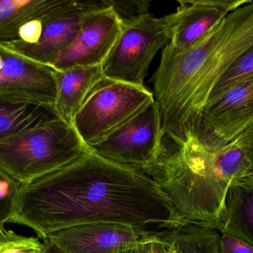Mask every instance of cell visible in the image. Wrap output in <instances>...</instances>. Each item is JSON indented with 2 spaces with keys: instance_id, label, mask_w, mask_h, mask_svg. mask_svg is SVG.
<instances>
[{
  "instance_id": "obj_22",
  "label": "cell",
  "mask_w": 253,
  "mask_h": 253,
  "mask_svg": "<svg viewBox=\"0 0 253 253\" xmlns=\"http://www.w3.org/2000/svg\"><path fill=\"white\" fill-rule=\"evenodd\" d=\"M123 25L148 14L150 1L148 0H106Z\"/></svg>"
},
{
  "instance_id": "obj_12",
  "label": "cell",
  "mask_w": 253,
  "mask_h": 253,
  "mask_svg": "<svg viewBox=\"0 0 253 253\" xmlns=\"http://www.w3.org/2000/svg\"><path fill=\"white\" fill-rule=\"evenodd\" d=\"M251 0H179L170 41L162 52L178 54L194 46L229 13Z\"/></svg>"
},
{
  "instance_id": "obj_17",
  "label": "cell",
  "mask_w": 253,
  "mask_h": 253,
  "mask_svg": "<svg viewBox=\"0 0 253 253\" xmlns=\"http://www.w3.org/2000/svg\"><path fill=\"white\" fill-rule=\"evenodd\" d=\"M217 230L192 225L165 230L161 240L171 253H219Z\"/></svg>"
},
{
  "instance_id": "obj_27",
  "label": "cell",
  "mask_w": 253,
  "mask_h": 253,
  "mask_svg": "<svg viewBox=\"0 0 253 253\" xmlns=\"http://www.w3.org/2000/svg\"><path fill=\"white\" fill-rule=\"evenodd\" d=\"M117 253H141L140 246L137 248H130V249L126 250V251H120Z\"/></svg>"
},
{
  "instance_id": "obj_2",
  "label": "cell",
  "mask_w": 253,
  "mask_h": 253,
  "mask_svg": "<svg viewBox=\"0 0 253 253\" xmlns=\"http://www.w3.org/2000/svg\"><path fill=\"white\" fill-rule=\"evenodd\" d=\"M253 49V1L229 13L205 37L178 54L162 52L152 77L165 138L182 146L202 123L215 86Z\"/></svg>"
},
{
  "instance_id": "obj_26",
  "label": "cell",
  "mask_w": 253,
  "mask_h": 253,
  "mask_svg": "<svg viewBox=\"0 0 253 253\" xmlns=\"http://www.w3.org/2000/svg\"><path fill=\"white\" fill-rule=\"evenodd\" d=\"M43 249L42 253H64L54 243L48 239H43Z\"/></svg>"
},
{
  "instance_id": "obj_24",
  "label": "cell",
  "mask_w": 253,
  "mask_h": 253,
  "mask_svg": "<svg viewBox=\"0 0 253 253\" xmlns=\"http://www.w3.org/2000/svg\"><path fill=\"white\" fill-rule=\"evenodd\" d=\"M234 141L245 152L248 160V167L245 178L253 181V124Z\"/></svg>"
},
{
  "instance_id": "obj_6",
  "label": "cell",
  "mask_w": 253,
  "mask_h": 253,
  "mask_svg": "<svg viewBox=\"0 0 253 253\" xmlns=\"http://www.w3.org/2000/svg\"><path fill=\"white\" fill-rule=\"evenodd\" d=\"M154 101L153 92L146 86L104 77L86 98L73 126L83 142L91 148Z\"/></svg>"
},
{
  "instance_id": "obj_4",
  "label": "cell",
  "mask_w": 253,
  "mask_h": 253,
  "mask_svg": "<svg viewBox=\"0 0 253 253\" xmlns=\"http://www.w3.org/2000/svg\"><path fill=\"white\" fill-rule=\"evenodd\" d=\"M104 6L105 0H40L0 35V43L49 66L75 38L86 16Z\"/></svg>"
},
{
  "instance_id": "obj_18",
  "label": "cell",
  "mask_w": 253,
  "mask_h": 253,
  "mask_svg": "<svg viewBox=\"0 0 253 253\" xmlns=\"http://www.w3.org/2000/svg\"><path fill=\"white\" fill-rule=\"evenodd\" d=\"M253 75V49L241 57L221 77L210 97L208 103Z\"/></svg>"
},
{
  "instance_id": "obj_11",
  "label": "cell",
  "mask_w": 253,
  "mask_h": 253,
  "mask_svg": "<svg viewBox=\"0 0 253 253\" xmlns=\"http://www.w3.org/2000/svg\"><path fill=\"white\" fill-rule=\"evenodd\" d=\"M0 97L25 98L53 107L56 71L0 43Z\"/></svg>"
},
{
  "instance_id": "obj_14",
  "label": "cell",
  "mask_w": 253,
  "mask_h": 253,
  "mask_svg": "<svg viewBox=\"0 0 253 253\" xmlns=\"http://www.w3.org/2000/svg\"><path fill=\"white\" fill-rule=\"evenodd\" d=\"M104 77L102 65L56 71V98L53 109L56 116L73 126L86 98Z\"/></svg>"
},
{
  "instance_id": "obj_23",
  "label": "cell",
  "mask_w": 253,
  "mask_h": 253,
  "mask_svg": "<svg viewBox=\"0 0 253 253\" xmlns=\"http://www.w3.org/2000/svg\"><path fill=\"white\" fill-rule=\"evenodd\" d=\"M219 253H253V246L225 233L218 236Z\"/></svg>"
},
{
  "instance_id": "obj_15",
  "label": "cell",
  "mask_w": 253,
  "mask_h": 253,
  "mask_svg": "<svg viewBox=\"0 0 253 253\" xmlns=\"http://www.w3.org/2000/svg\"><path fill=\"white\" fill-rule=\"evenodd\" d=\"M59 118L53 107L25 98L0 97V141Z\"/></svg>"
},
{
  "instance_id": "obj_8",
  "label": "cell",
  "mask_w": 253,
  "mask_h": 253,
  "mask_svg": "<svg viewBox=\"0 0 253 253\" xmlns=\"http://www.w3.org/2000/svg\"><path fill=\"white\" fill-rule=\"evenodd\" d=\"M164 141L160 112L154 101L90 149L108 160L144 172L157 163Z\"/></svg>"
},
{
  "instance_id": "obj_5",
  "label": "cell",
  "mask_w": 253,
  "mask_h": 253,
  "mask_svg": "<svg viewBox=\"0 0 253 253\" xmlns=\"http://www.w3.org/2000/svg\"><path fill=\"white\" fill-rule=\"evenodd\" d=\"M89 150L74 126L55 118L0 141V167L25 185L71 164Z\"/></svg>"
},
{
  "instance_id": "obj_13",
  "label": "cell",
  "mask_w": 253,
  "mask_h": 253,
  "mask_svg": "<svg viewBox=\"0 0 253 253\" xmlns=\"http://www.w3.org/2000/svg\"><path fill=\"white\" fill-rule=\"evenodd\" d=\"M202 121L214 135L232 142L253 124V75L232 88L202 113Z\"/></svg>"
},
{
  "instance_id": "obj_10",
  "label": "cell",
  "mask_w": 253,
  "mask_h": 253,
  "mask_svg": "<svg viewBox=\"0 0 253 253\" xmlns=\"http://www.w3.org/2000/svg\"><path fill=\"white\" fill-rule=\"evenodd\" d=\"M161 232L128 224L93 223L63 229L46 239L64 253H117L151 242Z\"/></svg>"
},
{
  "instance_id": "obj_19",
  "label": "cell",
  "mask_w": 253,
  "mask_h": 253,
  "mask_svg": "<svg viewBox=\"0 0 253 253\" xmlns=\"http://www.w3.org/2000/svg\"><path fill=\"white\" fill-rule=\"evenodd\" d=\"M20 187L19 183L0 167V233L5 230L4 225L13 215Z\"/></svg>"
},
{
  "instance_id": "obj_16",
  "label": "cell",
  "mask_w": 253,
  "mask_h": 253,
  "mask_svg": "<svg viewBox=\"0 0 253 253\" xmlns=\"http://www.w3.org/2000/svg\"><path fill=\"white\" fill-rule=\"evenodd\" d=\"M218 233L253 246V181L246 178L232 183L225 203L224 221Z\"/></svg>"
},
{
  "instance_id": "obj_25",
  "label": "cell",
  "mask_w": 253,
  "mask_h": 253,
  "mask_svg": "<svg viewBox=\"0 0 253 253\" xmlns=\"http://www.w3.org/2000/svg\"><path fill=\"white\" fill-rule=\"evenodd\" d=\"M141 253H171L160 237L140 246Z\"/></svg>"
},
{
  "instance_id": "obj_1",
  "label": "cell",
  "mask_w": 253,
  "mask_h": 253,
  "mask_svg": "<svg viewBox=\"0 0 253 253\" xmlns=\"http://www.w3.org/2000/svg\"><path fill=\"white\" fill-rule=\"evenodd\" d=\"M9 223L31 229L42 240L59 230L93 223L161 230L184 225L151 177L90 148L65 167L21 185Z\"/></svg>"
},
{
  "instance_id": "obj_20",
  "label": "cell",
  "mask_w": 253,
  "mask_h": 253,
  "mask_svg": "<svg viewBox=\"0 0 253 253\" xmlns=\"http://www.w3.org/2000/svg\"><path fill=\"white\" fill-rule=\"evenodd\" d=\"M43 243L40 239L16 234L12 230L0 233V253H42Z\"/></svg>"
},
{
  "instance_id": "obj_21",
  "label": "cell",
  "mask_w": 253,
  "mask_h": 253,
  "mask_svg": "<svg viewBox=\"0 0 253 253\" xmlns=\"http://www.w3.org/2000/svg\"><path fill=\"white\" fill-rule=\"evenodd\" d=\"M40 0H0V34L37 7Z\"/></svg>"
},
{
  "instance_id": "obj_3",
  "label": "cell",
  "mask_w": 253,
  "mask_h": 253,
  "mask_svg": "<svg viewBox=\"0 0 253 253\" xmlns=\"http://www.w3.org/2000/svg\"><path fill=\"white\" fill-rule=\"evenodd\" d=\"M248 167L236 141H223L202 123L181 147L165 138L159 160L144 172L159 184L185 225L218 231L230 185L245 178Z\"/></svg>"
},
{
  "instance_id": "obj_7",
  "label": "cell",
  "mask_w": 253,
  "mask_h": 253,
  "mask_svg": "<svg viewBox=\"0 0 253 253\" xmlns=\"http://www.w3.org/2000/svg\"><path fill=\"white\" fill-rule=\"evenodd\" d=\"M172 15L148 14L123 25L121 34L102 65L104 77L115 81L144 86L150 63L170 41Z\"/></svg>"
},
{
  "instance_id": "obj_9",
  "label": "cell",
  "mask_w": 253,
  "mask_h": 253,
  "mask_svg": "<svg viewBox=\"0 0 253 253\" xmlns=\"http://www.w3.org/2000/svg\"><path fill=\"white\" fill-rule=\"evenodd\" d=\"M89 13L72 42L61 51L49 66L55 71L74 67L102 65L118 40L123 23L111 6Z\"/></svg>"
}]
</instances>
